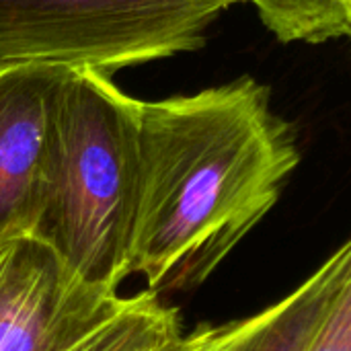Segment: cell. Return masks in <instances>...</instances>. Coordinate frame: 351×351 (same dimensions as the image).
<instances>
[{"mask_svg": "<svg viewBox=\"0 0 351 351\" xmlns=\"http://www.w3.org/2000/svg\"><path fill=\"white\" fill-rule=\"evenodd\" d=\"M298 136L253 76L138 105L128 278L165 298L206 284L276 208Z\"/></svg>", "mask_w": 351, "mask_h": 351, "instance_id": "obj_1", "label": "cell"}, {"mask_svg": "<svg viewBox=\"0 0 351 351\" xmlns=\"http://www.w3.org/2000/svg\"><path fill=\"white\" fill-rule=\"evenodd\" d=\"M138 105L111 76L66 70L49 111L35 222L80 278L117 292L128 280Z\"/></svg>", "mask_w": 351, "mask_h": 351, "instance_id": "obj_2", "label": "cell"}, {"mask_svg": "<svg viewBox=\"0 0 351 351\" xmlns=\"http://www.w3.org/2000/svg\"><path fill=\"white\" fill-rule=\"evenodd\" d=\"M218 0H0V64L41 62L111 76L195 51Z\"/></svg>", "mask_w": 351, "mask_h": 351, "instance_id": "obj_3", "label": "cell"}, {"mask_svg": "<svg viewBox=\"0 0 351 351\" xmlns=\"http://www.w3.org/2000/svg\"><path fill=\"white\" fill-rule=\"evenodd\" d=\"M123 302L80 278L33 232L0 237V351H64Z\"/></svg>", "mask_w": 351, "mask_h": 351, "instance_id": "obj_4", "label": "cell"}, {"mask_svg": "<svg viewBox=\"0 0 351 351\" xmlns=\"http://www.w3.org/2000/svg\"><path fill=\"white\" fill-rule=\"evenodd\" d=\"M66 66L0 64V237L33 232L45 134Z\"/></svg>", "mask_w": 351, "mask_h": 351, "instance_id": "obj_5", "label": "cell"}, {"mask_svg": "<svg viewBox=\"0 0 351 351\" xmlns=\"http://www.w3.org/2000/svg\"><path fill=\"white\" fill-rule=\"evenodd\" d=\"M351 282V243L346 241L290 294L257 313L234 351H302L327 308Z\"/></svg>", "mask_w": 351, "mask_h": 351, "instance_id": "obj_6", "label": "cell"}, {"mask_svg": "<svg viewBox=\"0 0 351 351\" xmlns=\"http://www.w3.org/2000/svg\"><path fill=\"white\" fill-rule=\"evenodd\" d=\"M183 333L179 308L140 290L123 296L105 323L64 351H169Z\"/></svg>", "mask_w": 351, "mask_h": 351, "instance_id": "obj_7", "label": "cell"}, {"mask_svg": "<svg viewBox=\"0 0 351 351\" xmlns=\"http://www.w3.org/2000/svg\"><path fill=\"white\" fill-rule=\"evenodd\" d=\"M282 43H327L351 31V0H245Z\"/></svg>", "mask_w": 351, "mask_h": 351, "instance_id": "obj_8", "label": "cell"}, {"mask_svg": "<svg viewBox=\"0 0 351 351\" xmlns=\"http://www.w3.org/2000/svg\"><path fill=\"white\" fill-rule=\"evenodd\" d=\"M257 321V313L245 319H232L226 323H199L169 351H234L249 335Z\"/></svg>", "mask_w": 351, "mask_h": 351, "instance_id": "obj_9", "label": "cell"}, {"mask_svg": "<svg viewBox=\"0 0 351 351\" xmlns=\"http://www.w3.org/2000/svg\"><path fill=\"white\" fill-rule=\"evenodd\" d=\"M302 351H351V282L339 290Z\"/></svg>", "mask_w": 351, "mask_h": 351, "instance_id": "obj_10", "label": "cell"}, {"mask_svg": "<svg viewBox=\"0 0 351 351\" xmlns=\"http://www.w3.org/2000/svg\"><path fill=\"white\" fill-rule=\"evenodd\" d=\"M218 2H222V4H224V6L228 8L230 4H237V2H245V0H218Z\"/></svg>", "mask_w": 351, "mask_h": 351, "instance_id": "obj_11", "label": "cell"}]
</instances>
